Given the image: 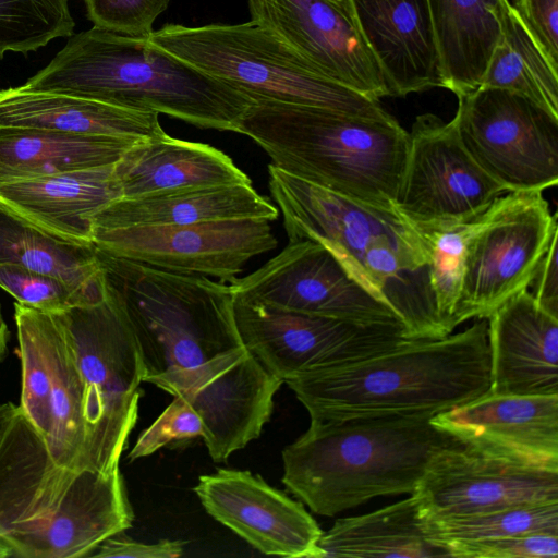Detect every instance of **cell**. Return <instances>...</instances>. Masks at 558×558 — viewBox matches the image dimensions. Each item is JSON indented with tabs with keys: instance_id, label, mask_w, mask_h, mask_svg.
I'll list each match as a JSON object with an SVG mask.
<instances>
[{
	"instance_id": "1f68e13d",
	"label": "cell",
	"mask_w": 558,
	"mask_h": 558,
	"mask_svg": "<svg viewBox=\"0 0 558 558\" xmlns=\"http://www.w3.org/2000/svg\"><path fill=\"white\" fill-rule=\"evenodd\" d=\"M480 86L522 95L558 118V68L536 44L510 2L506 4L501 36Z\"/></svg>"
},
{
	"instance_id": "60d3db41",
	"label": "cell",
	"mask_w": 558,
	"mask_h": 558,
	"mask_svg": "<svg viewBox=\"0 0 558 558\" xmlns=\"http://www.w3.org/2000/svg\"><path fill=\"white\" fill-rule=\"evenodd\" d=\"M116 534L104 541L89 557L112 558H177L183 554V543L163 539L156 544H145Z\"/></svg>"
},
{
	"instance_id": "d6a6232c",
	"label": "cell",
	"mask_w": 558,
	"mask_h": 558,
	"mask_svg": "<svg viewBox=\"0 0 558 558\" xmlns=\"http://www.w3.org/2000/svg\"><path fill=\"white\" fill-rule=\"evenodd\" d=\"M422 520L429 541L444 548L453 543L521 534L558 535V502L527 504L477 514Z\"/></svg>"
},
{
	"instance_id": "ee69618b",
	"label": "cell",
	"mask_w": 558,
	"mask_h": 558,
	"mask_svg": "<svg viewBox=\"0 0 558 558\" xmlns=\"http://www.w3.org/2000/svg\"><path fill=\"white\" fill-rule=\"evenodd\" d=\"M11 333L8 324L3 317L2 307L0 304V364L5 360Z\"/></svg>"
},
{
	"instance_id": "f35d334b",
	"label": "cell",
	"mask_w": 558,
	"mask_h": 558,
	"mask_svg": "<svg viewBox=\"0 0 558 558\" xmlns=\"http://www.w3.org/2000/svg\"><path fill=\"white\" fill-rule=\"evenodd\" d=\"M459 558H556L558 535L531 533L492 539L453 543L446 546Z\"/></svg>"
},
{
	"instance_id": "836d02e7",
	"label": "cell",
	"mask_w": 558,
	"mask_h": 558,
	"mask_svg": "<svg viewBox=\"0 0 558 558\" xmlns=\"http://www.w3.org/2000/svg\"><path fill=\"white\" fill-rule=\"evenodd\" d=\"M478 218L451 226L411 223L424 250L428 288L447 335L457 327L454 319L464 276L466 246Z\"/></svg>"
},
{
	"instance_id": "ffe728a7",
	"label": "cell",
	"mask_w": 558,
	"mask_h": 558,
	"mask_svg": "<svg viewBox=\"0 0 558 558\" xmlns=\"http://www.w3.org/2000/svg\"><path fill=\"white\" fill-rule=\"evenodd\" d=\"M390 97L441 87L427 0H345Z\"/></svg>"
},
{
	"instance_id": "74e56055",
	"label": "cell",
	"mask_w": 558,
	"mask_h": 558,
	"mask_svg": "<svg viewBox=\"0 0 558 558\" xmlns=\"http://www.w3.org/2000/svg\"><path fill=\"white\" fill-rule=\"evenodd\" d=\"M202 435V420L193 405L183 396H174L173 401L154 423L140 434L128 459L135 461L171 444L187 441Z\"/></svg>"
},
{
	"instance_id": "7a4b0ae2",
	"label": "cell",
	"mask_w": 558,
	"mask_h": 558,
	"mask_svg": "<svg viewBox=\"0 0 558 558\" xmlns=\"http://www.w3.org/2000/svg\"><path fill=\"white\" fill-rule=\"evenodd\" d=\"M311 421L435 415L490 390L487 319L439 339H411L347 365L284 381Z\"/></svg>"
},
{
	"instance_id": "2e32d148",
	"label": "cell",
	"mask_w": 558,
	"mask_h": 558,
	"mask_svg": "<svg viewBox=\"0 0 558 558\" xmlns=\"http://www.w3.org/2000/svg\"><path fill=\"white\" fill-rule=\"evenodd\" d=\"M251 21L275 33L335 82L379 100L383 73L345 0H247Z\"/></svg>"
},
{
	"instance_id": "f546056e",
	"label": "cell",
	"mask_w": 558,
	"mask_h": 558,
	"mask_svg": "<svg viewBox=\"0 0 558 558\" xmlns=\"http://www.w3.org/2000/svg\"><path fill=\"white\" fill-rule=\"evenodd\" d=\"M0 264H14L58 278L92 302L105 293L104 271L94 244L53 236L1 205Z\"/></svg>"
},
{
	"instance_id": "83f0119b",
	"label": "cell",
	"mask_w": 558,
	"mask_h": 558,
	"mask_svg": "<svg viewBox=\"0 0 558 558\" xmlns=\"http://www.w3.org/2000/svg\"><path fill=\"white\" fill-rule=\"evenodd\" d=\"M137 141L0 128V183L114 165Z\"/></svg>"
},
{
	"instance_id": "7c38bea8",
	"label": "cell",
	"mask_w": 558,
	"mask_h": 558,
	"mask_svg": "<svg viewBox=\"0 0 558 558\" xmlns=\"http://www.w3.org/2000/svg\"><path fill=\"white\" fill-rule=\"evenodd\" d=\"M506 190L469 155L456 126L432 113L417 116L395 203L412 225L451 226L484 214Z\"/></svg>"
},
{
	"instance_id": "277c9868",
	"label": "cell",
	"mask_w": 558,
	"mask_h": 558,
	"mask_svg": "<svg viewBox=\"0 0 558 558\" xmlns=\"http://www.w3.org/2000/svg\"><path fill=\"white\" fill-rule=\"evenodd\" d=\"M429 414L311 421L282 451V483L332 517L375 497L413 494L433 460L464 442Z\"/></svg>"
},
{
	"instance_id": "e0dca14e",
	"label": "cell",
	"mask_w": 558,
	"mask_h": 558,
	"mask_svg": "<svg viewBox=\"0 0 558 558\" xmlns=\"http://www.w3.org/2000/svg\"><path fill=\"white\" fill-rule=\"evenodd\" d=\"M194 492L215 520L265 555L318 558L323 534L304 506L250 471L219 469Z\"/></svg>"
},
{
	"instance_id": "9a60e30c",
	"label": "cell",
	"mask_w": 558,
	"mask_h": 558,
	"mask_svg": "<svg viewBox=\"0 0 558 558\" xmlns=\"http://www.w3.org/2000/svg\"><path fill=\"white\" fill-rule=\"evenodd\" d=\"M412 495L424 519L558 502V469L464 442L438 454Z\"/></svg>"
},
{
	"instance_id": "6da1fadb",
	"label": "cell",
	"mask_w": 558,
	"mask_h": 558,
	"mask_svg": "<svg viewBox=\"0 0 558 558\" xmlns=\"http://www.w3.org/2000/svg\"><path fill=\"white\" fill-rule=\"evenodd\" d=\"M97 255L105 281L137 340L145 383L174 397L204 386L246 352L235 323L231 283L98 251Z\"/></svg>"
},
{
	"instance_id": "4dcf8cb0",
	"label": "cell",
	"mask_w": 558,
	"mask_h": 558,
	"mask_svg": "<svg viewBox=\"0 0 558 558\" xmlns=\"http://www.w3.org/2000/svg\"><path fill=\"white\" fill-rule=\"evenodd\" d=\"M43 328L49 362L47 396L51 415V433L46 446L58 465L82 470L85 436L75 354L58 314L43 312Z\"/></svg>"
},
{
	"instance_id": "b9f144b4",
	"label": "cell",
	"mask_w": 558,
	"mask_h": 558,
	"mask_svg": "<svg viewBox=\"0 0 558 558\" xmlns=\"http://www.w3.org/2000/svg\"><path fill=\"white\" fill-rule=\"evenodd\" d=\"M557 234L551 239L527 289L536 303L555 317H558Z\"/></svg>"
},
{
	"instance_id": "44dd1931",
	"label": "cell",
	"mask_w": 558,
	"mask_h": 558,
	"mask_svg": "<svg viewBox=\"0 0 558 558\" xmlns=\"http://www.w3.org/2000/svg\"><path fill=\"white\" fill-rule=\"evenodd\" d=\"M487 326L489 392L558 395V317L544 311L524 290L492 313Z\"/></svg>"
},
{
	"instance_id": "4fadbf2b",
	"label": "cell",
	"mask_w": 558,
	"mask_h": 558,
	"mask_svg": "<svg viewBox=\"0 0 558 558\" xmlns=\"http://www.w3.org/2000/svg\"><path fill=\"white\" fill-rule=\"evenodd\" d=\"M98 252L175 274L233 282L254 256L277 246L269 221L92 228Z\"/></svg>"
},
{
	"instance_id": "30bf717a",
	"label": "cell",
	"mask_w": 558,
	"mask_h": 558,
	"mask_svg": "<svg viewBox=\"0 0 558 558\" xmlns=\"http://www.w3.org/2000/svg\"><path fill=\"white\" fill-rule=\"evenodd\" d=\"M452 122L474 161L506 192L558 183V118L529 98L480 86L458 96Z\"/></svg>"
},
{
	"instance_id": "8992f818",
	"label": "cell",
	"mask_w": 558,
	"mask_h": 558,
	"mask_svg": "<svg viewBox=\"0 0 558 558\" xmlns=\"http://www.w3.org/2000/svg\"><path fill=\"white\" fill-rule=\"evenodd\" d=\"M270 193L289 242L311 240L401 322L417 324L429 308L426 257L415 228L393 210L372 207L268 165Z\"/></svg>"
},
{
	"instance_id": "f6af8a7d",
	"label": "cell",
	"mask_w": 558,
	"mask_h": 558,
	"mask_svg": "<svg viewBox=\"0 0 558 558\" xmlns=\"http://www.w3.org/2000/svg\"><path fill=\"white\" fill-rule=\"evenodd\" d=\"M13 557L12 548L0 537V558Z\"/></svg>"
},
{
	"instance_id": "d590c367",
	"label": "cell",
	"mask_w": 558,
	"mask_h": 558,
	"mask_svg": "<svg viewBox=\"0 0 558 558\" xmlns=\"http://www.w3.org/2000/svg\"><path fill=\"white\" fill-rule=\"evenodd\" d=\"M0 288L19 304L50 314L93 303L60 279L14 264H0Z\"/></svg>"
},
{
	"instance_id": "5bb4252c",
	"label": "cell",
	"mask_w": 558,
	"mask_h": 558,
	"mask_svg": "<svg viewBox=\"0 0 558 558\" xmlns=\"http://www.w3.org/2000/svg\"><path fill=\"white\" fill-rule=\"evenodd\" d=\"M231 284L236 296L282 311L362 324H403L329 250L311 240L289 242Z\"/></svg>"
},
{
	"instance_id": "3957f363",
	"label": "cell",
	"mask_w": 558,
	"mask_h": 558,
	"mask_svg": "<svg viewBox=\"0 0 558 558\" xmlns=\"http://www.w3.org/2000/svg\"><path fill=\"white\" fill-rule=\"evenodd\" d=\"M20 87L155 111L201 129L236 133L255 102L148 37L94 26L70 36L52 60Z\"/></svg>"
},
{
	"instance_id": "d4e9b609",
	"label": "cell",
	"mask_w": 558,
	"mask_h": 558,
	"mask_svg": "<svg viewBox=\"0 0 558 558\" xmlns=\"http://www.w3.org/2000/svg\"><path fill=\"white\" fill-rule=\"evenodd\" d=\"M158 116L155 111L20 86L0 89V128L144 140L166 134Z\"/></svg>"
},
{
	"instance_id": "8fae6325",
	"label": "cell",
	"mask_w": 558,
	"mask_h": 558,
	"mask_svg": "<svg viewBox=\"0 0 558 558\" xmlns=\"http://www.w3.org/2000/svg\"><path fill=\"white\" fill-rule=\"evenodd\" d=\"M234 316L244 347L283 383L359 362L411 340L401 323L362 324L306 315L236 295Z\"/></svg>"
},
{
	"instance_id": "603a6c76",
	"label": "cell",
	"mask_w": 558,
	"mask_h": 558,
	"mask_svg": "<svg viewBox=\"0 0 558 558\" xmlns=\"http://www.w3.org/2000/svg\"><path fill=\"white\" fill-rule=\"evenodd\" d=\"M76 471L52 460L20 410L0 441V537L47 520Z\"/></svg>"
},
{
	"instance_id": "7bdbcfd3",
	"label": "cell",
	"mask_w": 558,
	"mask_h": 558,
	"mask_svg": "<svg viewBox=\"0 0 558 558\" xmlns=\"http://www.w3.org/2000/svg\"><path fill=\"white\" fill-rule=\"evenodd\" d=\"M19 409L20 407L13 402H4L0 404V441L2 440L14 416L19 412Z\"/></svg>"
},
{
	"instance_id": "ac0fdd59",
	"label": "cell",
	"mask_w": 558,
	"mask_h": 558,
	"mask_svg": "<svg viewBox=\"0 0 558 558\" xmlns=\"http://www.w3.org/2000/svg\"><path fill=\"white\" fill-rule=\"evenodd\" d=\"M133 520L120 469H82L47 520L2 538L13 557H89L104 541L130 529Z\"/></svg>"
},
{
	"instance_id": "52a82bcc",
	"label": "cell",
	"mask_w": 558,
	"mask_h": 558,
	"mask_svg": "<svg viewBox=\"0 0 558 558\" xmlns=\"http://www.w3.org/2000/svg\"><path fill=\"white\" fill-rule=\"evenodd\" d=\"M148 39L257 101L317 107L387 119L379 100L326 76L267 27L254 22L165 24Z\"/></svg>"
},
{
	"instance_id": "484cf974",
	"label": "cell",
	"mask_w": 558,
	"mask_h": 558,
	"mask_svg": "<svg viewBox=\"0 0 558 558\" xmlns=\"http://www.w3.org/2000/svg\"><path fill=\"white\" fill-rule=\"evenodd\" d=\"M279 210L250 184L182 190L143 197H121L90 218V229L191 225L209 221L263 219Z\"/></svg>"
},
{
	"instance_id": "f1b7e54d",
	"label": "cell",
	"mask_w": 558,
	"mask_h": 558,
	"mask_svg": "<svg viewBox=\"0 0 558 558\" xmlns=\"http://www.w3.org/2000/svg\"><path fill=\"white\" fill-rule=\"evenodd\" d=\"M450 557L429 541L416 498L410 497L373 512L339 519L318 541V558Z\"/></svg>"
},
{
	"instance_id": "e575fe53",
	"label": "cell",
	"mask_w": 558,
	"mask_h": 558,
	"mask_svg": "<svg viewBox=\"0 0 558 558\" xmlns=\"http://www.w3.org/2000/svg\"><path fill=\"white\" fill-rule=\"evenodd\" d=\"M70 0H0V59L27 53L74 32Z\"/></svg>"
},
{
	"instance_id": "8d00e7d4",
	"label": "cell",
	"mask_w": 558,
	"mask_h": 558,
	"mask_svg": "<svg viewBox=\"0 0 558 558\" xmlns=\"http://www.w3.org/2000/svg\"><path fill=\"white\" fill-rule=\"evenodd\" d=\"M170 0H85L94 27L136 37H149L154 23Z\"/></svg>"
},
{
	"instance_id": "ab89813d",
	"label": "cell",
	"mask_w": 558,
	"mask_h": 558,
	"mask_svg": "<svg viewBox=\"0 0 558 558\" xmlns=\"http://www.w3.org/2000/svg\"><path fill=\"white\" fill-rule=\"evenodd\" d=\"M511 5L543 52L558 68V0H514Z\"/></svg>"
},
{
	"instance_id": "7402d4cb",
	"label": "cell",
	"mask_w": 558,
	"mask_h": 558,
	"mask_svg": "<svg viewBox=\"0 0 558 558\" xmlns=\"http://www.w3.org/2000/svg\"><path fill=\"white\" fill-rule=\"evenodd\" d=\"M114 165L1 182L0 205L53 236L89 244L90 218L122 197Z\"/></svg>"
},
{
	"instance_id": "9c48e42d",
	"label": "cell",
	"mask_w": 558,
	"mask_h": 558,
	"mask_svg": "<svg viewBox=\"0 0 558 558\" xmlns=\"http://www.w3.org/2000/svg\"><path fill=\"white\" fill-rule=\"evenodd\" d=\"M558 233L541 191L508 192L477 220L465 253L456 326L487 319L499 306L527 290L533 275Z\"/></svg>"
},
{
	"instance_id": "5b68a950",
	"label": "cell",
	"mask_w": 558,
	"mask_h": 558,
	"mask_svg": "<svg viewBox=\"0 0 558 558\" xmlns=\"http://www.w3.org/2000/svg\"><path fill=\"white\" fill-rule=\"evenodd\" d=\"M238 133L248 136L284 172L352 201L395 210L409 132L391 116L257 101Z\"/></svg>"
},
{
	"instance_id": "d6986e66",
	"label": "cell",
	"mask_w": 558,
	"mask_h": 558,
	"mask_svg": "<svg viewBox=\"0 0 558 558\" xmlns=\"http://www.w3.org/2000/svg\"><path fill=\"white\" fill-rule=\"evenodd\" d=\"M430 422L475 448L558 469V395L488 391Z\"/></svg>"
},
{
	"instance_id": "4316f807",
	"label": "cell",
	"mask_w": 558,
	"mask_h": 558,
	"mask_svg": "<svg viewBox=\"0 0 558 558\" xmlns=\"http://www.w3.org/2000/svg\"><path fill=\"white\" fill-rule=\"evenodd\" d=\"M442 88L457 97L477 88L502 31L508 0H427Z\"/></svg>"
},
{
	"instance_id": "ba28073f",
	"label": "cell",
	"mask_w": 558,
	"mask_h": 558,
	"mask_svg": "<svg viewBox=\"0 0 558 558\" xmlns=\"http://www.w3.org/2000/svg\"><path fill=\"white\" fill-rule=\"evenodd\" d=\"M73 306L60 316L71 341L82 384L83 469L119 468L138 416L144 381L142 353L116 295Z\"/></svg>"
},
{
	"instance_id": "cb8c5ba5",
	"label": "cell",
	"mask_w": 558,
	"mask_h": 558,
	"mask_svg": "<svg viewBox=\"0 0 558 558\" xmlns=\"http://www.w3.org/2000/svg\"><path fill=\"white\" fill-rule=\"evenodd\" d=\"M122 197L182 190L250 184L251 179L221 150L167 133L134 143L114 165Z\"/></svg>"
}]
</instances>
